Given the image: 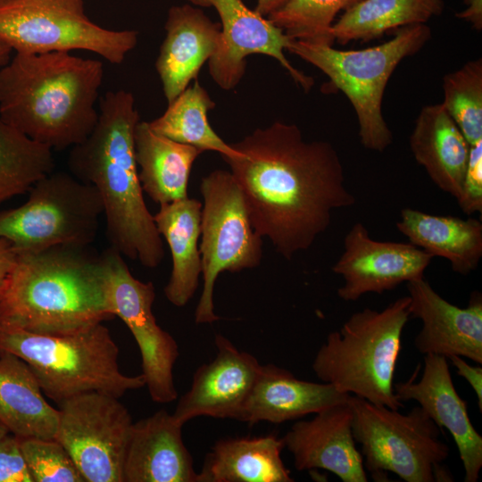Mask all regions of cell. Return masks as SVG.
Here are the masks:
<instances>
[{
    "mask_svg": "<svg viewBox=\"0 0 482 482\" xmlns=\"http://www.w3.org/2000/svg\"><path fill=\"white\" fill-rule=\"evenodd\" d=\"M222 157L244 195L255 231L291 260L330 226L335 210L353 206L345 170L328 141H306L295 124L275 121L230 144Z\"/></svg>",
    "mask_w": 482,
    "mask_h": 482,
    "instance_id": "1",
    "label": "cell"
},
{
    "mask_svg": "<svg viewBox=\"0 0 482 482\" xmlns=\"http://www.w3.org/2000/svg\"><path fill=\"white\" fill-rule=\"evenodd\" d=\"M139 120L130 92H106L93 130L71 148L67 165L74 177L99 193L111 247L153 269L162 263L165 252L138 178L134 130Z\"/></svg>",
    "mask_w": 482,
    "mask_h": 482,
    "instance_id": "2",
    "label": "cell"
},
{
    "mask_svg": "<svg viewBox=\"0 0 482 482\" xmlns=\"http://www.w3.org/2000/svg\"><path fill=\"white\" fill-rule=\"evenodd\" d=\"M103 62L70 52L15 53L0 70V117L52 150L82 141L97 120Z\"/></svg>",
    "mask_w": 482,
    "mask_h": 482,
    "instance_id": "3",
    "label": "cell"
},
{
    "mask_svg": "<svg viewBox=\"0 0 482 482\" xmlns=\"http://www.w3.org/2000/svg\"><path fill=\"white\" fill-rule=\"evenodd\" d=\"M89 248L58 245L16 253L0 292V321L63 336L113 319L101 254Z\"/></svg>",
    "mask_w": 482,
    "mask_h": 482,
    "instance_id": "4",
    "label": "cell"
},
{
    "mask_svg": "<svg viewBox=\"0 0 482 482\" xmlns=\"http://www.w3.org/2000/svg\"><path fill=\"white\" fill-rule=\"evenodd\" d=\"M410 297H399L381 311L353 313L339 330L330 332L312 368L339 392L394 410L403 407L394 391L402 334L410 316Z\"/></svg>",
    "mask_w": 482,
    "mask_h": 482,
    "instance_id": "5",
    "label": "cell"
},
{
    "mask_svg": "<svg viewBox=\"0 0 482 482\" xmlns=\"http://www.w3.org/2000/svg\"><path fill=\"white\" fill-rule=\"evenodd\" d=\"M22 359L41 389L58 405L75 395L99 392L121 397L145 386L142 374L127 376L119 367V347L103 323L77 333L29 332L0 321V354Z\"/></svg>",
    "mask_w": 482,
    "mask_h": 482,
    "instance_id": "6",
    "label": "cell"
},
{
    "mask_svg": "<svg viewBox=\"0 0 482 482\" xmlns=\"http://www.w3.org/2000/svg\"><path fill=\"white\" fill-rule=\"evenodd\" d=\"M430 37V28L420 23L399 28L388 41L365 49L339 50L292 39L287 50L320 70L345 95L357 116L362 145L383 152L393 142L382 113L387 82L397 65L419 52Z\"/></svg>",
    "mask_w": 482,
    "mask_h": 482,
    "instance_id": "7",
    "label": "cell"
},
{
    "mask_svg": "<svg viewBox=\"0 0 482 482\" xmlns=\"http://www.w3.org/2000/svg\"><path fill=\"white\" fill-rule=\"evenodd\" d=\"M353 435L364 468L376 481L392 472L406 482L453 481L442 466L449 455L441 428L420 406L407 413L350 395Z\"/></svg>",
    "mask_w": 482,
    "mask_h": 482,
    "instance_id": "8",
    "label": "cell"
},
{
    "mask_svg": "<svg viewBox=\"0 0 482 482\" xmlns=\"http://www.w3.org/2000/svg\"><path fill=\"white\" fill-rule=\"evenodd\" d=\"M29 192L21 206L0 211V237L16 253L86 246L96 239L104 205L94 186L71 172L53 171Z\"/></svg>",
    "mask_w": 482,
    "mask_h": 482,
    "instance_id": "9",
    "label": "cell"
},
{
    "mask_svg": "<svg viewBox=\"0 0 482 482\" xmlns=\"http://www.w3.org/2000/svg\"><path fill=\"white\" fill-rule=\"evenodd\" d=\"M138 39L136 30L93 22L83 0H10L0 4V40L15 53L85 50L121 63Z\"/></svg>",
    "mask_w": 482,
    "mask_h": 482,
    "instance_id": "10",
    "label": "cell"
},
{
    "mask_svg": "<svg viewBox=\"0 0 482 482\" xmlns=\"http://www.w3.org/2000/svg\"><path fill=\"white\" fill-rule=\"evenodd\" d=\"M200 191L204 199L199 247L204 284L195 321L210 324L220 319L213 303L218 276L260 265L262 237L253 229L242 190L230 171L210 172L202 179Z\"/></svg>",
    "mask_w": 482,
    "mask_h": 482,
    "instance_id": "11",
    "label": "cell"
},
{
    "mask_svg": "<svg viewBox=\"0 0 482 482\" xmlns=\"http://www.w3.org/2000/svg\"><path fill=\"white\" fill-rule=\"evenodd\" d=\"M59 407L55 439L67 450L86 482H123L133 421L119 398L88 392L67 399Z\"/></svg>",
    "mask_w": 482,
    "mask_h": 482,
    "instance_id": "12",
    "label": "cell"
},
{
    "mask_svg": "<svg viewBox=\"0 0 482 482\" xmlns=\"http://www.w3.org/2000/svg\"><path fill=\"white\" fill-rule=\"evenodd\" d=\"M100 254L110 310L125 323L138 345L148 393L155 403L173 402L178 395L173 366L179 346L172 336L157 324L153 313L154 286L151 281L136 278L116 249L110 246Z\"/></svg>",
    "mask_w": 482,
    "mask_h": 482,
    "instance_id": "13",
    "label": "cell"
},
{
    "mask_svg": "<svg viewBox=\"0 0 482 482\" xmlns=\"http://www.w3.org/2000/svg\"><path fill=\"white\" fill-rule=\"evenodd\" d=\"M187 1L213 7L220 16V44L209 60V72L222 89L231 90L239 84L245 71V58L255 54L273 57L303 89L312 88L313 79L295 69L284 54L292 39L268 18L248 8L243 0Z\"/></svg>",
    "mask_w": 482,
    "mask_h": 482,
    "instance_id": "14",
    "label": "cell"
},
{
    "mask_svg": "<svg viewBox=\"0 0 482 482\" xmlns=\"http://www.w3.org/2000/svg\"><path fill=\"white\" fill-rule=\"evenodd\" d=\"M432 259L410 242L375 240L362 222H356L345 235L344 251L332 267L344 279L337 295L354 302L368 293L390 291L402 283L424 278Z\"/></svg>",
    "mask_w": 482,
    "mask_h": 482,
    "instance_id": "15",
    "label": "cell"
},
{
    "mask_svg": "<svg viewBox=\"0 0 482 482\" xmlns=\"http://www.w3.org/2000/svg\"><path fill=\"white\" fill-rule=\"evenodd\" d=\"M215 345L214 359L195 370L190 388L172 413L183 425L201 416L238 420L255 382L262 364L254 356L220 334Z\"/></svg>",
    "mask_w": 482,
    "mask_h": 482,
    "instance_id": "16",
    "label": "cell"
},
{
    "mask_svg": "<svg viewBox=\"0 0 482 482\" xmlns=\"http://www.w3.org/2000/svg\"><path fill=\"white\" fill-rule=\"evenodd\" d=\"M410 316L421 320L414 346L423 354L458 355L482 364V296L470 295L466 307L443 298L424 278L407 282Z\"/></svg>",
    "mask_w": 482,
    "mask_h": 482,
    "instance_id": "17",
    "label": "cell"
},
{
    "mask_svg": "<svg viewBox=\"0 0 482 482\" xmlns=\"http://www.w3.org/2000/svg\"><path fill=\"white\" fill-rule=\"evenodd\" d=\"M394 391L400 402H417L440 428L450 432L463 465L464 481L477 482L482 468V436L471 423L466 401L454 387L447 358L425 354L420 379L394 383Z\"/></svg>",
    "mask_w": 482,
    "mask_h": 482,
    "instance_id": "18",
    "label": "cell"
},
{
    "mask_svg": "<svg viewBox=\"0 0 482 482\" xmlns=\"http://www.w3.org/2000/svg\"><path fill=\"white\" fill-rule=\"evenodd\" d=\"M353 411L347 402L332 405L309 420L294 423L282 437L299 470L322 469L343 482H366L363 458L353 435Z\"/></svg>",
    "mask_w": 482,
    "mask_h": 482,
    "instance_id": "19",
    "label": "cell"
},
{
    "mask_svg": "<svg viewBox=\"0 0 482 482\" xmlns=\"http://www.w3.org/2000/svg\"><path fill=\"white\" fill-rule=\"evenodd\" d=\"M164 28L155 69L170 104L197 79L203 64L218 50L221 32L217 23L189 4L171 6Z\"/></svg>",
    "mask_w": 482,
    "mask_h": 482,
    "instance_id": "20",
    "label": "cell"
},
{
    "mask_svg": "<svg viewBox=\"0 0 482 482\" xmlns=\"http://www.w3.org/2000/svg\"><path fill=\"white\" fill-rule=\"evenodd\" d=\"M183 424L160 410L133 422L122 469L123 482H197Z\"/></svg>",
    "mask_w": 482,
    "mask_h": 482,
    "instance_id": "21",
    "label": "cell"
},
{
    "mask_svg": "<svg viewBox=\"0 0 482 482\" xmlns=\"http://www.w3.org/2000/svg\"><path fill=\"white\" fill-rule=\"evenodd\" d=\"M349 396L331 384L303 380L269 363L261 365L238 420L279 424L345 403Z\"/></svg>",
    "mask_w": 482,
    "mask_h": 482,
    "instance_id": "22",
    "label": "cell"
},
{
    "mask_svg": "<svg viewBox=\"0 0 482 482\" xmlns=\"http://www.w3.org/2000/svg\"><path fill=\"white\" fill-rule=\"evenodd\" d=\"M410 147L432 181L458 201L470 145L442 103L420 110L410 137Z\"/></svg>",
    "mask_w": 482,
    "mask_h": 482,
    "instance_id": "23",
    "label": "cell"
},
{
    "mask_svg": "<svg viewBox=\"0 0 482 482\" xmlns=\"http://www.w3.org/2000/svg\"><path fill=\"white\" fill-rule=\"evenodd\" d=\"M396 228L413 245L432 257L446 259L461 275L475 270L482 258V223L478 219L404 208Z\"/></svg>",
    "mask_w": 482,
    "mask_h": 482,
    "instance_id": "24",
    "label": "cell"
},
{
    "mask_svg": "<svg viewBox=\"0 0 482 482\" xmlns=\"http://www.w3.org/2000/svg\"><path fill=\"white\" fill-rule=\"evenodd\" d=\"M202 205L200 201L187 197L160 205L154 215L158 232L166 240L172 258V270L164 294L177 307L185 306L192 299L202 275L198 247Z\"/></svg>",
    "mask_w": 482,
    "mask_h": 482,
    "instance_id": "25",
    "label": "cell"
},
{
    "mask_svg": "<svg viewBox=\"0 0 482 482\" xmlns=\"http://www.w3.org/2000/svg\"><path fill=\"white\" fill-rule=\"evenodd\" d=\"M59 416L30 367L12 353H1L0 423L9 433L19 438H55Z\"/></svg>",
    "mask_w": 482,
    "mask_h": 482,
    "instance_id": "26",
    "label": "cell"
},
{
    "mask_svg": "<svg viewBox=\"0 0 482 482\" xmlns=\"http://www.w3.org/2000/svg\"><path fill=\"white\" fill-rule=\"evenodd\" d=\"M134 145L143 192L160 205L188 197L190 172L202 150L160 135L141 120L134 130Z\"/></svg>",
    "mask_w": 482,
    "mask_h": 482,
    "instance_id": "27",
    "label": "cell"
},
{
    "mask_svg": "<svg viewBox=\"0 0 482 482\" xmlns=\"http://www.w3.org/2000/svg\"><path fill=\"white\" fill-rule=\"evenodd\" d=\"M284 448L274 435L221 439L206 454L197 482H292Z\"/></svg>",
    "mask_w": 482,
    "mask_h": 482,
    "instance_id": "28",
    "label": "cell"
},
{
    "mask_svg": "<svg viewBox=\"0 0 482 482\" xmlns=\"http://www.w3.org/2000/svg\"><path fill=\"white\" fill-rule=\"evenodd\" d=\"M444 10V0H362L333 23L331 35L341 45L367 42L391 29L427 23Z\"/></svg>",
    "mask_w": 482,
    "mask_h": 482,
    "instance_id": "29",
    "label": "cell"
},
{
    "mask_svg": "<svg viewBox=\"0 0 482 482\" xmlns=\"http://www.w3.org/2000/svg\"><path fill=\"white\" fill-rule=\"evenodd\" d=\"M214 106L207 90L195 79L168 104L162 115L148 124L154 132L203 152L215 151L222 157L237 156L238 151L227 144L209 123L208 112Z\"/></svg>",
    "mask_w": 482,
    "mask_h": 482,
    "instance_id": "30",
    "label": "cell"
},
{
    "mask_svg": "<svg viewBox=\"0 0 482 482\" xmlns=\"http://www.w3.org/2000/svg\"><path fill=\"white\" fill-rule=\"evenodd\" d=\"M53 150L0 117V204L23 195L54 171Z\"/></svg>",
    "mask_w": 482,
    "mask_h": 482,
    "instance_id": "31",
    "label": "cell"
},
{
    "mask_svg": "<svg viewBox=\"0 0 482 482\" xmlns=\"http://www.w3.org/2000/svg\"><path fill=\"white\" fill-rule=\"evenodd\" d=\"M362 0H287L267 18L291 39L332 46L337 14Z\"/></svg>",
    "mask_w": 482,
    "mask_h": 482,
    "instance_id": "32",
    "label": "cell"
},
{
    "mask_svg": "<svg viewBox=\"0 0 482 482\" xmlns=\"http://www.w3.org/2000/svg\"><path fill=\"white\" fill-rule=\"evenodd\" d=\"M442 104L469 142L482 140V60L469 61L443 79Z\"/></svg>",
    "mask_w": 482,
    "mask_h": 482,
    "instance_id": "33",
    "label": "cell"
},
{
    "mask_svg": "<svg viewBox=\"0 0 482 482\" xmlns=\"http://www.w3.org/2000/svg\"><path fill=\"white\" fill-rule=\"evenodd\" d=\"M19 442L33 482H86L55 438L26 437L19 438Z\"/></svg>",
    "mask_w": 482,
    "mask_h": 482,
    "instance_id": "34",
    "label": "cell"
},
{
    "mask_svg": "<svg viewBox=\"0 0 482 482\" xmlns=\"http://www.w3.org/2000/svg\"><path fill=\"white\" fill-rule=\"evenodd\" d=\"M457 203L467 215L482 212V140L470 145L461 195Z\"/></svg>",
    "mask_w": 482,
    "mask_h": 482,
    "instance_id": "35",
    "label": "cell"
},
{
    "mask_svg": "<svg viewBox=\"0 0 482 482\" xmlns=\"http://www.w3.org/2000/svg\"><path fill=\"white\" fill-rule=\"evenodd\" d=\"M0 482H33L19 438L11 433L0 439Z\"/></svg>",
    "mask_w": 482,
    "mask_h": 482,
    "instance_id": "36",
    "label": "cell"
},
{
    "mask_svg": "<svg viewBox=\"0 0 482 482\" xmlns=\"http://www.w3.org/2000/svg\"><path fill=\"white\" fill-rule=\"evenodd\" d=\"M449 360L457 374L463 378L474 390L480 412L482 411V368L469 364L463 357L452 355Z\"/></svg>",
    "mask_w": 482,
    "mask_h": 482,
    "instance_id": "37",
    "label": "cell"
},
{
    "mask_svg": "<svg viewBox=\"0 0 482 482\" xmlns=\"http://www.w3.org/2000/svg\"><path fill=\"white\" fill-rule=\"evenodd\" d=\"M16 255L12 243L0 237V292L15 263Z\"/></svg>",
    "mask_w": 482,
    "mask_h": 482,
    "instance_id": "38",
    "label": "cell"
},
{
    "mask_svg": "<svg viewBox=\"0 0 482 482\" xmlns=\"http://www.w3.org/2000/svg\"><path fill=\"white\" fill-rule=\"evenodd\" d=\"M466 8L455 14L456 18L465 21L480 31L482 29V0H464Z\"/></svg>",
    "mask_w": 482,
    "mask_h": 482,
    "instance_id": "39",
    "label": "cell"
},
{
    "mask_svg": "<svg viewBox=\"0 0 482 482\" xmlns=\"http://www.w3.org/2000/svg\"><path fill=\"white\" fill-rule=\"evenodd\" d=\"M287 0H257L255 10L262 16H268L279 9Z\"/></svg>",
    "mask_w": 482,
    "mask_h": 482,
    "instance_id": "40",
    "label": "cell"
},
{
    "mask_svg": "<svg viewBox=\"0 0 482 482\" xmlns=\"http://www.w3.org/2000/svg\"><path fill=\"white\" fill-rule=\"evenodd\" d=\"M12 51L8 45L0 40V70L9 62Z\"/></svg>",
    "mask_w": 482,
    "mask_h": 482,
    "instance_id": "41",
    "label": "cell"
},
{
    "mask_svg": "<svg viewBox=\"0 0 482 482\" xmlns=\"http://www.w3.org/2000/svg\"><path fill=\"white\" fill-rule=\"evenodd\" d=\"M7 434H9V431L2 423H0V439H2Z\"/></svg>",
    "mask_w": 482,
    "mask_h": 482,
    "instance_id": "42",
    "label": "cell"
},
{
    "mask_svg": "<svg viewBox=\"0 0 482 482\" xmlns=\"http://www.w3.org/2000/svg\"><path fill=\"white\" fill-rule=\"evenodd\" d=\"M7 1H10V0H0V4L5 3Z\"/></svg>",
    "mask_w": 482,
    "mask_h": 482,
    "instance_id": "43",
    "label": "cell"
}]
</instances>
